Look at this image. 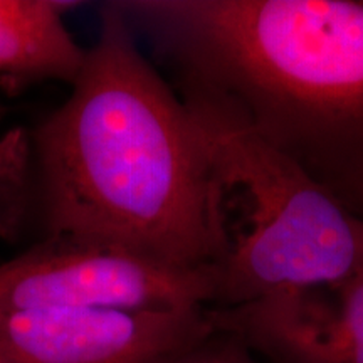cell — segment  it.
<instances>
[{
	"label": "cell",
	"mask_w": 363,
	"mask_h": 363,
	"mask_svg": "<svg viewBox=\"0 0 363 363\" xmlns=\"http://www.w3.org/2000/svg\"><path fill=\"white\" fill-rule=\"evenodd\" d=\"M180 93L233 111L360 219L363 0H115Z\"/></svg>",
	"instance_id": "cell-2"
},
{
	"label": "cell",
	"mask_w": 363,
	"mask_h": 363,
	"mask_svg": "<svg viewBox=\"0 0 363 363\" xmlns=\"http://www.w3.org/2000/svg\"><path fill=\"white\" fill-rule=\"evenodd\" d=\"M0 363H12V362H11V360H7V358L4 357L2 353H0Z\"/></svg>",
	"instance_id": "cell-8"
},
{
	"label": "cell",
	"mask_w": 363,
	"mask_h": 363,
	"mask_svg": "<svg viewBox=\"0 0 363 363\" xmlns=\"http://www.w3.org/2000/svg\"><path fill=\"white\" fill-rule=\"evenodd\" d=\"M72 2L0 0V79L11 88L40 81L71 84L84 65L86 49L62 21Z\"/></svg>",
	"instance_id": "cell-7"
},
{
	"label": "cell",
	"mask_w": 363,
	"mask_h": 363,
	"mask_svg": "<svg viewBox=\"0 0 363 363\" xmlns=\"http://www.w3.org/2000/svg\"><path fill=\"white\" fill-rule=\"evenodd\" d=\"M325 286L240 305L233 326L294 363H363V264Z\"/></svg>",
	"instance_id": "cell-6"
},
{
	"label": "cell",
	"mask_w": 363,
	"mask_h": 363,
	"mask_svg": "<svg viewBox=\"0 0 363 363\" xmlns=\"http://www.w3.org/2000/svg\"><path fill=\"white\" fill-rule=\"evenodd\" d=\"M208 330L201 308H44L0 315V353L12 363H155Z\"/></svg>",
	"instance_id": "cell-5"
},
{
	"label": "cell",
	"mask_w": 363,
	"mask_h": 363,
	"mask_svg": "<svg viewBox=\"0 0 363 363\" xmlns=\"http://www.w3.org/2000/svg\"><path fill=\"white\" fill-rule=\"evenodd\" d=\"M360 219H362V220H363V214H362V217H360Z\"/></svg>",
	"instance_id": "cell-10"
},
{
	"label": "cell",
	"mask_w": 363,
	"mask_h": 363,
	"mask_svg": "<svg viewBox=\"0 0 363 363\" xmlns=\"http://www.w3.org/2000/svg\"><path fill=\"white\" fill-rule=\"evenodd\" d=\"M4 111H6V110H4V106H2V104H0V118L4 116Z\"/></svg>",
	"instance_id": "cell-9"
},
{
	"label": "cell",
	"mask_w": 363,
	"mask_h": 363,
	"mask_svg": "<svg viewBox=\"0 0 363 363\" xmlns=\"http://www.w3.org/2000/svg\"><path fill=\"white\" fill-rule=\"evenodd\" d=\"M30 155L45 235L216 271L206 142L116 2L99 9L98 38L69 96L35 126Z\"/></svg>",
	"instance_id": "cell-1"
},
{
	"label": "cell",
	"mask_w": 363,
	"mask_h": 363,
	"mask_svg": "<svg viewBox=\"0 0 363 363\" xmlns=\"http://www.w3.org/2000/svg\"><path fill=\"white\" fill-rule=\"evenodd\" d=\"M206 142L220 242L216 299L338 283L363 264V220L222 104L180 93Z\"/></svg>",
	"instance_id": "cell-3"
},
{
	"label": "cell",
	"mask_w": 363,
	"mask_h": 363,
	"mask_svg": "<svg viewBox=\"0 0 363 363\" xmlns=\"http://www.w3.org/2000/svg\"><path fill=\"white\" fill-rule=\"evenodd\" d=\"M214 269L163 264L128 249L65 235L0 264V315L44 308L189 311L216 299Z\"/></svg>",
	"instance_id": "cell-4"
}]
</instances>
